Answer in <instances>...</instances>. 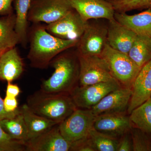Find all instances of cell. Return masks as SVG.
<instances>
[{"instance_id": "12", "label": "cell", "mask_w": 151, "mask_h": 151, "mask_svg": "<svg viewBox=\"0 0 151 151\" xmlns=\"http://www.w3.org/2000/svg\"><path fill=\"white\" fill-rule=\"evenodd\" d=\"M58 124L25 143L28 151H68L71 143L63 137Z\"/></svg>"}, {"instance_id": "7", "label": "cell", "mask_w": 151, "mask_h": 151, "mask_svg": "<svg viewBox=\"0 0 151 151\" xmlns=\"http://www.w3.org/2000/svg\"><path fill=\"white\" fill-rule=\"evenodd\" d=\"M122 86L115 79L87 86L78 85L70 94L77 108L90 109L107 94Z\"/></svg>"}, {"instance_id": "31", "label": "cell", "mask_w": 151, "mask_h": 151, "mask_svg": "<svg viewBox=\"0 0 151 151\" xmlns=\"http://www.w3.org/2000/svg\"><path fill=\"white\" fill-rule=\"evenodd\" d=\"M4 103L5 110L8 113L14 112L18 109V103L16 97L6 96L4 100Z\"/></svg>"}, {"instance_id": "16", "label": "cell", "mask_w": 151, "mask_h": 151, "mask_svg": "<svg viewBox=\"0 0 151 151\" xmlns=\"http://www.w3.org/2000/svg\"><path fill=\"white\" fill-rule=\"evenodd\" d=\"M137 35L115 18L109 21L108 44L114 49L128 54Z\"/></svg>"}, {"instance_id": "2", "label": "cell", "mask_w": 151, "mask_h": 151, "mask_svg": "<svg viewBox=\"0 0 151 151\" xmlns=\"http://www.w3.org/2000/svg\"><path fill=\"white\" fill-rule=\"evenodd\" d=\"M65 50L57 55L50 65L54 69L51 76L42 82L41 89L50 93L70 94L78 85L79 64L77 52Z\"/></svg>"}, {"instance_id": "35", "label": "cell", "mask_w": 151, "mask_h": 151, "mask_svg": "<svg viewBox=\"0 0 151 151\" xmlns=\"http://www.w3.org/2000/svg\"><path fill=\"white\" fill-rule=\"evenodd\" d=\"M4 51H0V56H1V55L2 54V53Z\"/></svg>"}, {"instance_id": "4", "label": "cell", "mask_w": 151, "mask_h": 151, "mask_svg": "<svg viewBox=\"0 0 151 151\" xmlns=\"http://www.w3.org/2000/svg\"><path fill=\"white\" fill-rule=\"evenodd\" d=\"M101 56L107 62L115 79L123 87L131 89L141 68L133 62L128 54L114 49L108 44Z\"/></svg>"}, {"instance_id": "19", "label": "cell", "mask_w": 151, "mask_h": 151, "mask_svg": "<svg viewBox=\"0 0 151 151\" xmlns=\"http://www.w3.org/2000/svg\"><path fill=\"white\" fill-rule=\"evenodd\" d=\"M19 108L27 127L29 140L45 133L58 124L36 114L27 104L23 105Z\"/></svg>"}, {"instance_id": "25", "label": "cell", "mask_w": 151, "mask_h": 151, "mask_svg": "<svg viewBox=\"0 0 151 151\" xmlns=\"http://www.w3.org/2000/svg\"><path fill=\"white\" fill-rule=\"evenodd\" d=\"M89 136L97 151H117L119 140L118 138L103 134L92 128Z\"/></svg>"}, {"instance_id": "34", "label": "cell", "mask_w": 151, "mask_h": 151, "mask_svg": "<svg viewBox=\"0 0 151 151\" xmlns=\"http://www.w3.org/2000/svg\"><path fill=\"white\" fill-rule=\"evenodd\" d=\"M20 92V89L17 84H12V82H8L6 96L17 98Z\"/></svg>"}, {"instance_id": "22", "label": "cell", "mask_w": 151, "mask_h": 151, "mask_svg": "<svg viewBox=\"0 0 151 151\" xmlns=\"http://www.w3.org/2000/svg\"><path fill=\"white\" fill-rule=\"evenodd\" d=\"M128 55L138 67L142 68L151 60V38L137 35Z\"/></svg>"}, {"instance_id": "36", "label": "cell", "mask_w": 151, "mask_h": 151, "mask_svg": "<svg viewBox=\"0 0 151 151\" xmlns=\"http://www.w3.org/2000/svg\"><path fill=\"white\" fill-rule=\"evenodd\" d=\"M150 98H151V97Z\"/></svg>"}, {"instance_id": "3", "label": "cell", "mask_w": 151, "mask_h": 151, "mask_svg": "<svg viewBox=\"0 0 151 151\" xmlns=\"http://www.w3.org/2000/svg\"><path fill=\"white\" fill-rule=\"evenodd\" d=\"M27 102L36 114L58 124L77 108L70 94L47 93L40 89L29 96Z\"/></svg>"}, {"instance_id": "6", "label": "cell", "mask_w": 151, "mask_h": 151, "mask_svg": "<svg viewBox=\"0 0 151 151\" xmlns=\"http://www.w3.org/2000/svg\"><path fill=\"white\" fill-rule=\"evenodd\" d=\"M77 55L79 64V86L115 80L107 62L101 56H85L78 54Z\"/></svg>"}, {"instance_id": "28", "label": "cell", "mask_w": 151, "mask_h": 151, "mask_svg": "<svg viewBox=\"0 0 151 151\" xmlns=\"http://www.w3.org/2000/svg\"><path fill=\"white\" fill-rule=\"evenodd\" d=\"M26 151L24 142L11 137L0 125V151Z\"/></svg>"}, {"instance_id": "15", "label": "cell", "mask_w": 151, "mask_h": 151, "mask_svg": "<svg viewBox=\"0 0 151 151\" xmlns=\"http://www.w3.org/2000/svg\"><path fill=\"white\" fill-rule=\"evenodd\" d=\"M131 89L132 97L127 109L129 114L151 97V60L141 68Z\"/></svg>"}, {"instance_id": "30", "label": "cell", "mask_w": 151, "mask_h": 151, "mask_svg": "<svg viewBox=\"0 0 151 151\" xmlns=\"http://www.w3.org/2000/svg\"><path fill=\"white\" fill-rule=\"evenodd\" d=\"M130 132L125 133L119 140L117 151H133V144Z\"/></svg>"}, {"instance_id": "21", "label": "cell", "mask_w": 151, "mask_h": 151, "mask_svg": "<svg viewBox=\"0 0 151 151\" xmlns=\"http://www.w3.org/2000/svg\"><path fill=\"white\" fill-rule=\"evenodd\" d=\"M16 32L20 43L25 46L28 42V15L33 0H15Z\"/></svg>"}, {"instance_id": "8", "label": "cell", "mask_w": 151, "mask_h": 151, "mask_svg": "<svg viewBox=\"0 0 151 151\" xmlns=\"http://www.w3.org/2000/svg\"><path fill=\"white\" fill-rule=\"evenodd\" d=\"M73 9L67 0H33L28 15L29 22L47 24L56 21Z\"/></svg>"}, {"instance_id": "24", "label": "cell", "mask_w": 151, "mask_h": 151, "mask_svg": "<svg viewBox=\"0 0 151 151\" xmlns=\"http://www.w3.org/2000/svg\"><path fill=\"white\" fill-rule=\"evenodd\" d=\"M130 114L132 127L151 136V98L133 110Z\"/></svg>"}, {"instance_id": "26", "label": "cell", "mask_w": 151, "mask_h": 151, "mask_svg": "<svg viewBox=\"0 0 151 151\" xmlns=\"http://www.w3.org/2000/svg\"><path fill=\"white\" fill-rule=\"evenodd\" d=\"M115 12L126 13L134 10L151 9V0H108Z\"/></svg>"}, {"instance_id": "20", "label": "cell", "mask_w": 151, "mask_h": 151, "mask_svg": "<svg viewBox=\"0 0 151 151\" xmlns=\"http://www.w3.org/2000/svg\"><path fill=\"white\" fill-rule=\"evenodd\" d=\"M15 25L16 15L13 13L0 19V51L15 47L20 43Z\"/></svg>"}, {"instance_id": "13", "label": "cell", "mask_w": 151, "mask_h": 151, "mask_svg": "<svg viewBox=\"0 0 151 151\" xmlns=\"http://www.w3.org/2000/svg\"><path fill=\"white\" fill-rule=\"evenodd\" d=\"M93 128L98 132L118 138L130 132L129 116L125 113H110L96 116Z\"/></svg>"}, {"instance_id": "33", "label": "cell", "mask_w": 151, "mask_h": 151, "mask_svg": "<svg viewBox=\"0 0 151 151\" xmlns=\"http://www.w3.org/2000/svg\"><path fill=\"white\" fill-rule=\"evenodd\" d=\"M20 112L19 108L15 111L12 113H8L5 110L4 107V100L2 99L0 96V121L4 119H9L16 116Z\"/></svg>"}, {"instance_id": "14", "label": "cell", "mask_w": 151, "mask_h": 151, "mask_svg": "<svg viewBox=\"0 0 151 151\" xmlns=\"http://www.w3.org/2000/svg\"><path fill=\"white\" fill-rule=\"evenodd\" d=\"M132 95V89L122 86L107 94L90 109L95 116L105 113H125Z\"/></svg>"}, {"instance_id": "18", "label": "cell", "mask_w": 151, "mask_h": 151, "mask_svg": "<svg viewBox=\"0 0 151 151\" xmlns=\"http://www.w3.org/2000/svg\"><path fill=\"white\" fill-rule=\"evenodd\" d=\"M114 18L137 35L151 38V9L132 15L115 12Z\"/></svg>"}, {"instance_id": "29", "label": "cell", "mask_w": 151, "mask_h": 151, "mask_svg": "<svg viewBox=\"0 0 151 151\" xmlns=\"http://www.w3.org/2000/svg\"><path fill=\"white\" fill-rule=\"evenodd\" d=\"M70 151H97L89 135L71 143Z\"/></svg>"}, {"instance_id": "5", "label": "cell", "mask_w": 151, "mask_h": 151, "mask_svg": "<svg viewBox=\"0 0 151 151\" xmlns=\"http://www.w3.org/2000/svg\"><path fill=\"white\" fill-rule=\"evenodd\" d=\"M95 117L91 109L77 108L58 124L60 131L63 137L73 143L89 135Z\"/></svg>"}, {"instance_id": "11", "label": "cell", "mask_w": 151, "mask_h": 151, "mask_svg": "<svg viewBox=\"0 0 151 151\" xmlns=\"http://www.w3.org/2000/svg\"><path fill=\"white\" fill-rule=\"evenodd\" d=\"M84 21L92 19H114L115 11L108 0H67Z\"/></svg>"}, {"instance_id": "1", "label": "cell", "mask_w": 151, "mask_h": 151, "mask_svg": "<svg viewBox=\"0 0 151 151\" xmlns=\"http://www.w3.org/2000/svg\"><path fill=\"white\" fill-rule=\"evenodd\" d=\"M28 32L29 49L27 55L31 66L46 69L52 60L65 50L76 47L78 41L57 37L47 31L45 25L33 23Z\"/></svg>"}, {"instance_id": "10", "label": "cell", "mask_w": 151, "mask_h": 151, "mask_svg": "<svg viewBox=\"0 0 151 151\" xmlns=\"http://www.w3.org/2000/svg\"><path fill=\"white\" fill-rule=\"evenodd\" d=\"M88 22L84 21L79 14L72 9L56 21L45 26L48 32L57 37L78 41Z\"/></svg>"}, {"instance_id": "17", "label": "cell", "mask_w": 151, "mask_h": 151, "mask_svg": "<svg viewBox=\"0 0 151 151\" xmlns=\"http://www.w3.org/2000/svg\"><path fill=\"white\" fill-rule=\"evenodd\" d=\"M24 70L23 59L15 47L9 49L0 56V79L12 82L22 75Z\"/></svg>"}, {"instance_id": "32", "label": "cell", "mask_w": 151, "mask_h": 151, "mask_svg": "<svg viewBox=\"0 0 151 151\" xmlns=\"http://www.w3.org/2000/svg\"><path fill=\"white\" fill-rule=\"evenodd\" d=\"M15 0H0V15H7L13 13L12 4Z\"/></svg>"}, {"instance_id": "27", "label": "cell", "mask_w": 151, "mask_h": 151, "mask_svg": "<svg viewBox=\"0 0 151 151\" xmlns=\"http://www.w3.org/2000/svg\"><path fill=\"white\" fill-rule=\"evenodd\" d=\"M133 151H151V138L148 134L138 128L132 127L130 130Z\"/></svg>"}, {"instance_id": "9", "label": "cell", "mask_w": 151, "mask_h": 151, "mask_svg": "<svg viewBox=\"0 0 151 151\" xmlns=\"http://www.w3.org/2000/svg\"><path fill=\"white\" fill-rule=\"evenodd\" d=\"M107 44L108 27L88 21L76 45V52L85 56H101Z\"/></svg>"}, {"instance_id": "23", "label": "cell", "mask_w": 151, "mask_h": 151, "mask_svg": "<svg viewBox=\"0 0 151 151\" xmlns=\"http://www.w3.org/2000/svg\"><path fill=\"white\" fill-rule=\"evenodd\" d=\"M0 125L4 131L14 139L25 143L29 139L27 127L20 110L14 117L0 121Z\"/></svg>"}]
</instances>
